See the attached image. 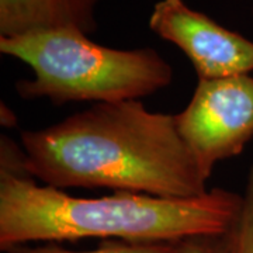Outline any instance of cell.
I'll return each mask as SVG.
<instances>
[{
	"instance_id": "obj_1",
	"label": "cell",
	"mask_w": 253,
	"mask_h": 253,
	"mask_svg": "<svg viewBox=\"0 0 253 253\" xmlns=\"http://www.w3.org/2000/svg\"><path fill=\"white\" fill-rule=\"evenodd\" d=\"M24 170L54 189H110L163 199L207 194V179L174 114L141 100L97 103L62 121L23 131Z\"/></svg>"
},
{
	"instance_id": "obj_2",
	"label": "cell",
	"mask_w": 253,
	"mask_h": 253,
	"mask_svg": "<svg viewBox=\"0 0 253 253\" xmlns=\"http://www.w3.org/2000/svg\"><path fill=\"white\" fill-rule=\"evenodd\" d=\"M242 194L211 189L196 199H163L128 191L75 197L38 184L24 170L0 169V251L31 244L100 238L138 244L181 242L228 234Z\"/></svg>"
},
{
	"instance_id": "obj_3",
	"label": "cell",
	"mask_w": 253,
	"mask_h": 253,
	"mask_svg": "<svg viewBox=\"0 0 253 253\" xmlns=\"http://www.w3.org/2000/svg\"><path fill=\"white\" fill-rule=\"evenodd\" d=\"M0 52L34 72L33 79L16 82L20 97L48 99L55 106L141 100L173 82L172 65L154 48L100 45L76 28L0 37Z\"/></svg>"
},
{
	"instance_id": "obj_4",
	"label": "cell",
	"mask_w": 253,
	"mask_h": 253,
	"mask_svg": "<svg viewBox=\"0 0 253 253\" xmlns=\"http://www.w3.org/2000/svg\"><path fill=\"white\" fill-rule=\"evenodd\" d=\"M174 118L181 139L210 180L218 162L238 156L253 139V78L199 81L189 104Z\"/></svg>"
},
{
	"instance_id": "obj_5",
	"label": "cell",
	"mask_w": 253,
	"mask_h": 253,
	"mask_svg": "<svg viewBox=\"0 0 253 253\" xmlns=\"http://www.w3.org/2000/svg\"><path fill=\"white\" fill-rule=\"evenodd\" d=\"M149 28L183 51L199 81H215L253 72V41L193 10L183 0H159Z\"/></svg>"
},
{
	"instance_id": "obj_6",
	"label": "cell",
	"mask_w": 253,
	"mask_h": 253,
	"mask_svg": "<svg viewBox=\"0 0 253 253\" xmlns=\"http://www.w3.org/2000/svg\"><path fill=\"white\" fill-rule=\"evenodd\" d=\"M100 0H0V37H18L56 28L97 30Z\"/></svg>"
},
{
	"instance_id": "obj_7",
	"label": "cell",
	"mask_w": 253,
	"mask_h": 253,
	"mask_svg": "<svg viewBox=\"0 0 253 253\" xmlns=\"http://www.w3.org/2000/svg\"><path fill=\"white\" fill-rule=\"evenodd\" d=\"M181 242H154L138 244L126 241H103L90 251H71L59 244L21 245L6 253H180Z\"/></svg>"
},
{
	"instance_id": "obj_8",
	"label": "cell",
	"mask_w": 253,
	"mask_h": 253,
	"mask_svg": "<svg viewBox=\"0 0 253 253\" xmlns=\"http://www.w3.org/2000/svg\"><path fill=\"white\" fill-rule=\"evenodd\" d=\"M231 253H253V165L242 193V208L231 231Z\"/></svg>"
},
{
	"instance_id": "obj_9",
	"label": "cell",
	"mask_w": 253,
	"mask_h": 253,
	"mask_svg": "<svg viewBox=\"0 0 253 253\" xmlns=\"http://www.w3.org/2000/svg\"><path fill=\"white\" fill-rule=\"evenodd\" d=\"M180 253H231V232L184 239Z\"/></svg>"
}]
</instances>
